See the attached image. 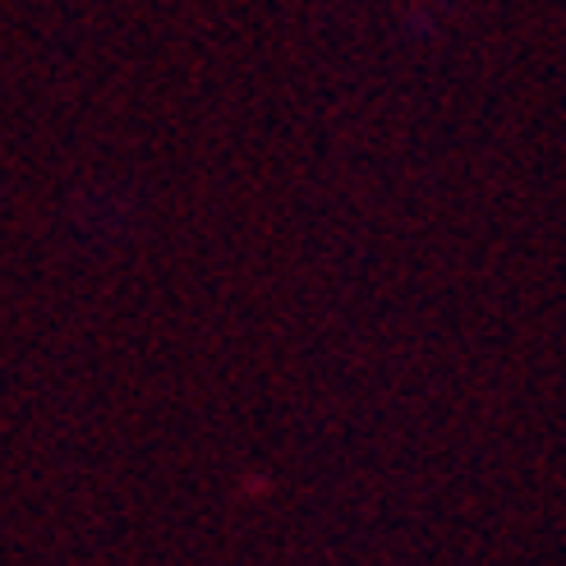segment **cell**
I'll use <instances>...</instances> for the list:
<instances>
[]
</instances>
